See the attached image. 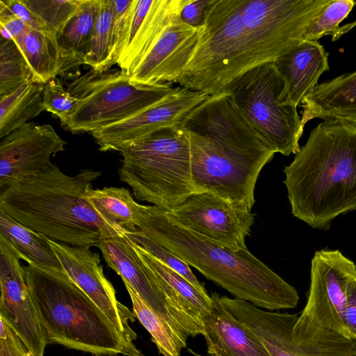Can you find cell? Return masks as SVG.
<instances>
[{
	"instance_id": "39",
	"label": "cell",
	"mask_w": 356,
	"mask_h": 356,
	"mask_svg": "<svg viewBox=\"0 0 356 356\" xmlns=\"http://www.w3.org/2000/svg\"><path fill=\"white\" fill-rule=\"evenodd\" d=\"M0 26H3L10 34L13 40L21 49L24 39L31 28L19 17L10 13L0 3Z\"/></svg>"
},
{
	"instance_id": "25",
	"label": "cell",
	"mask_w": 356,
	"mask_h": 356,
	"mask_svg": "<svg viewBox=\"0 0 356 356\" xmlns=\"http://www.w3.org/2000/svg\"><path fill=\"white\" fill-rule=\"evenodd\" d=\"M44 83L32 77L8 95L0 97V138L23 126L44 111Z\"/></svg>"
},
{
	"instance_id": "28",
	"label": "cell",
	"mask_w": 356,
	"mask_h": 356,
	"mask_svg": "<svg viewBox=\"0 0 356 356\" xmlns=\"http://www.w3.org/2000/svg\"><path fill=\"white\" fill-rule=\"evenodd\" d=\"M124 284L131 300L134 314L150 334L159 352L163 356H180L181 350L187 346L188 337L156 314L128 284Z\"/></svg>"
},
{
	"instance_id": "7",
	"label": "cell",
	"mask_w": 356,
	"mask_h": 356,
	"mask_svg": "<svg viewBox=\"0 0 356 356\" xmlns=\"http://www.w3.org/2000/svg\"><path fill=\"white\" fill-rule=\"evenodd\" d=\"M120 153L119 177L136 200L172 211L195 193L190 139L179 125L156 131Z\"/></svg>"
},
{
	"instance_id": "41",
	"label": "cell",
	"mask_w": 356,
	"mask_h": 356,
	"mask_svg": "<svg viewBox=\"0 0 356 356\" xmlns=\"http://www.w3.org/2000/svg\"><path fill=\"white\" fill-rule=\"evenodd\" d=\"M343 321L348 337L356 341V277L348 289Z\"/></svg>"
},
{
	"instance_id": "3",
	"label": "cell",
	"mask_w": 356,
	"mask_h": 356,
	"mask_svg": "<svg viewBox=\"0 0 356 356\" xmlns=\"http://www.w3.org/2000/svg\"><path fill=\"white\" fill-rule=\"evenodd\" d=\"M138 231L170 250L234 298L268 311L295 308L296 289L249 250L233 251L183 226L168 211L143 205Z\"/></svg>"
},
{
	"instance_id": "23",
	"label": "cell",
	"mask_w": 356,
	"mask_h": 356,
	"mask_svg": "<svg viewBox=\"0 0 356 356\" xmlns=\"http://www.w3.org/2000/svg\"><path fill=\"white\" fill-rule=\"evenodd\" d=\"M0 235L20 259L38 268L63 271L45 236L27 228L0 210Z\"/></svg>"
},
{
	"instance_id": "44",
	"label": "cell",
	"mask_w": 356,
	"mask_h": 356,
	"mask_svg": "<svg viewBox=\"0 0 356 356\" xmlns=\"http://www.w3.org/2000/svg\"><path fill=\"white\" fill-rule=\"evenodd\" d=\"M92 356H117V355H92Z\"/></svg>"
},
{
	"instance_id": "35",
	"label": "cell",
	"mask_w": 356,
	"mask_h": 356,
	"mask_svg": "<svg viewBox=\"0 0 356 356\" xmlns=\"http://www.w3.org/2000/svg\"><path fill=\"white\" fill-rule=\"evenodd\" d=\"M127 236L130 239L143 247L161 262L183 276L200 291L207 293L204 284L200 282L192 272L188 264L181 258L170 250L144 236L138 231V229L134 232L127 234Z\"/></svg>"
},
{
	"instance_id": "22",
	"label": "cell",
	"mask_w": 356,
	"mask_h": 356,
	"mask_svg": "<svg viewBox=\"0 0 356 356\" xmlns=\"http://www.w3.org/2000/svg\"><path fill=\"white\" fill-rule=\"evenodd\" d=\"M303 128L311 120L340 121L356 128V71L318 84L301 101Z\"/></svg>"
},
{
	"instance_id": "38",
	"label": "cell",
	"mask_w": 356,
	"mask_h": 356,
	"mask_svg": "<svg viewBox=\"0 0 356 356\" xmlns=\"http://www.w3.org/2000/svg\"><path fill=\"white\" fill-rule=\"evenodd\" d=\"M8 11L22 19L31 29L52 38L57 33L47 22L32 11L22 0H0Z\"/></svg>"
},
{
	"instance_id": "29",
	"label": "cell",
	"mask_w": 356,
	"mask_h": 356,
	"mask_svg": "<svg viewBox=\"0 0 356 356\" xmlns=\"http://www.w3.org/2000/svg\"><path fill=\"white\" fill-rule=\"evenodd\" d=\"M113 9L112 0H99L97 15L84 65L96 73H103L111 67L113 48Z\"/></svg>"
},
{
	"instance_id": "9",
	"label": "cell",
	"mask_w": 356,
	"mask_h": 356,
	"mask_svg": "<svg viewBox=\"0 0 356 356\" xmlns=\"http://www.w3.org/2000/svg\"><path fill=\"white\" fill-rule=\"evenodd\" d=\"M285 82L275 63L257 66L232 81L224 92L275 153L296 154L303 134L297 107L283 105Z\"/></svg>"
},
{
	"instance_id": "15",
	"label": "cell",
	"mask_w": 356,
	"mask_h": 356,
	"mask_svg": "<svg viewBox=\"0 0 356 356\" xmlns=\"http://www.w3.org/2000/svg\"><path fill=\"white\" fill-rule=\"evenodd\" d=\"M208 97L206 92L177 86L154 105L91 134L100 151L120 152L156 131L179 125L189 112Z\"/></svg>"
},
{
	"instance_id": "27",
	"label": "cell",
	"mask_w": 356,
	"mask_h": 356,
	"mask_svg": "<svg viewBox=\"0 0 356 356\" xmlns=\"http://www.w3.org/2000/svg\"><path fill=\"white\" fill-rule=\"evenodd\" d=\"M86 199L99 216L114 226L130 233L137 230V221L143 204L135 201L123 187H104L89 190Z\"/></svg>"
},
{
	"instance_id": "34",
	"label": "cell",
	"mask_w": 356,
	"mask_h": 356,
	"mask_svg": "<svg viewBox=\"0 0 356 356\" xmlns=\"http://www.w3.org/2000/svg\"><path fill=\"white\" fill-rule=\"evenodd\" d=\"M77 99L63 86L58 77L44 83L42 90L44 111L58 118L63 126L74 111Z\"/></svg>"
},
{
	"instance_id": "18",
	"label": "cell",
	"mask_w": 356,
	"mask_h": 356,
	"mask_svg": "<svg viewBox=\"0 0 356 356\" xmlns=\"http://www.w3.org/2000/svg\"><path fill=\"white\" fill-rule=\"evenodd\" d=\"M200 29L177 18L129 75L137 83H177L195 48Z\"/></svg>"
},
{
	"instance_id": "1",
	"label": "cell",
	"mask_w": 356,
	"mask_h": 356,
	"mask_svg": "<svg viewBox=\"0 0 356 356\" xmlns=\"http://www.w3.org/2000/svg\"><path fill=\"white\" fill-rule=\"evenodd\" d=\"M331 0H211L195 48L177 83L213 95L304 40Z\"/></svg>"
},
{
	"instance_id": "30",
	"label": "cell",
	"mask_w": 356,
	"mask_h": 356,
	"mask_svg": "<svg viewBox=\"0 0 356 356\" xmlns=\"http://www.w3.org/2000/svg\"><path fill=\"white\" fill-rule=\"evenodd\" d=\"M134 245L143 261L192 305L202 318L210 313L213 304L208 293L200 291L183 276L161 262L139 244L134 241Z\"/></svg>"
},
{
	"instance_id": "14",
	"label": "cell",
	"mask_w": 356,
	"mask_h": 356,
	"mask_svg": "<svg viewBox=\"0 0 356 356\" xmlns=\"http://www.w3.org/2000/svg\"><path fill=\"white\" fill-rule=\"evenodd\" d=\"M46 240L62 266L64 273L107 316L127 343L137 337L129 323L136 316L116 298L112 284L104 274L99 254L90 248L72 246Z\"/></svg>"
},
{
	"instance_id": "16",
	"label": "cell",
	"mask_w": 356,
	"mask_h": 356,
	"mask_svg": "<svg viewBox=\"0 0 356 356\" xmlns=\"http://www.w3.org/2000/svg\"><path fill=\"white\" fill-rule=\"evenodd\" d=\"M67 142L49 124L27 122L0 141V191L37 175Z\"/></svg>"
},
{
	"instance_id": "12",
	"label": "cell",
	"mask_w": 356,
	"mask_h": 356,
	"mask_svg": "<svg viewBox=\"0 0 356 356\" xmlns=\"http://www.w3.org/2000/svg\"><path fill=\"white\" fill-rule=\"evenodd\" d=\"M232 314L258 338L270 356H356V341L337 333L294 341L292 331L299 314L266 311L241 300Z\"/></svg>"
},
{
	"instance_id": "17",
	"label": "cell",
	"mask_w": 356,
	"mask_h": 356,
	"mask_svg": "<svg viewBox=\"0 0 356 356\" xmlns=\"http://www.w3.org/2000/svg\"><path fill=\"white\" fill-rule=\"evenodd\" d=\"M19 260L0 235V315L12 325L35 356H44L47 344Z\"/></svg>"
},
{
	"instance_id": "11",
	"label": "cell",
	"mask_w": 356,
	"mask_h": 356,
	"mask_svg": "<svg viewBox=\"0 0 356 356\" xmlns=\"http://www.w3.org/2000/svg\"><path fill=\"white\" fill-rule=\"evenodd\" d=\"M356 277V264L339 250L315 252L311 262L307 301L299 314L292 336L298 342L325 333L350 339L343 314L348 286Z\"/></svg>"
},
{
	"instance_id": "43",
	"label": "cell",
	"mask_w": 356,
	"mask_h": 356,
	"mask_svg": "<svg viewBox=\"0 0 356 356\" xmlns=\"http://www.w3.org/2000/svg\"><path fill=\"white\" fill-rule=\"evenodd\" d=\"M355 26H356V20L351 23L339 26V28L337 30H336L331 34L332 41L334 42L338 40L339 39L341 38L342 35L349 32Z\"/></svg>"
},
{
	"instance_id": "42",
	"label": "cell",
	"mask_w": 356,
	"mask_h": 356,
	"mask_svg": "<svg viewBox=\"0 0 356 356\" xmlns=\"http://www.w3.org/2000/svg\"><path fill=\"white\" fill-rule=\"evenodd\" d=\"M188 352L191 354H193L194 356H204L201 354L194 352L191 348H188ZM123 355L127 356H146L140 350L137 349L133 342H129L125 344Z\"/></svg>"
},
{
	"instance_id": "37",
	"label": "cell",
	"mask_w": 356,
	"mask_h": 356,
	"mask_svg": "<svg viewBox=\"0 0 356 356\" xmlns=\"http://www.w3.org/2000/svg\"><path fill=\"white\" fill-rule=\"evenodd\" d=\"M0 356H35L12 325L0 315Z\"/></svg>"
},
{
	"instance_id": "24",
	"label": "cell",
	"mask_w": 356,
	"mask_h": 356,
	"mask_svg": "<svg viewBox=\"0 0 356 356\" xmlns=\"http://www.w3.org/2000/svg\"><path fill=\"white\" fill-rule=\"evenodd\" d=\"M99 3V0H82L78 11L56 38L62 56L72 76L81 65H84Z\"/></svg>"
},
{
	"instance_id": "36",
	"label": "cell",
	"mask_w": 356,
	"mask_h": 356,
	"mask_svg": "<svg viewBox=\"0 0 356 356\" xmlns=\"http://www.w3.org/2000/svg\"><path fill=\"white\" fill-rule=\"evenodd\" d=\"M133 3L134 0H112L113 48L111 61V67L116 65L120 48L127 30Z\"/></svg>"
},
{
	"instance_id": "10",
	"label": "cell",
	"mask_w": 356,
	"mask_h": 356,
	"mask_svg": "<svg viewBox=\"0 0 356 356\" xmlns=\"http://www.w3.org/2000/svg\"><path fill=\"white\" fill-rule=\"evenodd\" d=\"M98 248L108 266L156 314L188 337L203 334L198 312L143 261L127 234L102 238Z\"/></svg>"
},
{
	"instance_id": "5",
	"label": "cell",
	"mask_w": 356,
	"mask_h": 356,
	"mask_svg": "<svg viewBox=\"0 0 356 356\" xmlns=\"http://www.w3.org/2000/svg\"><path fill=\"white\" fill-rule=\"evenodd\" d=\"M283 172L292 214L329 229L338 216L356 209V128L321 122Z\"/></svg>"
},
{
	"instance_id": "4",
	"label": "cell",
	"mask_w": 356,
	"mask_h": 356,
	"mask_svg": "<svg viewBox=\"0 0 356 356\" xmlns=\"http://www.w3.org/2000/svg\"><path fill=\"white\" fill-rule=\"evenodd\" d=\"M101 175L84 168L70 176L51 163L37 175L0 191V210L53 241L98 247L102 238L130 233L107 222L86 200Z\"/></svg>"
},
{
	"instance_id": "6",
	"label": "cell",
	"mask_w": 356,
	"mask_h": 356,
	"mask_svg": "<svg viewBox=\"0 0 356 356\" xmlns=\"http://www.w3.org/2000/svg\"><path fill=\"white\" fill-rule=\"evenodd\" d=\"M24 269L47 344L92 355L124 353L123 336L64 272L30 265Z\"/></svg>"
},
{
	"instance_id": "31",
	"label": "cell",
	"mask_w": 356,
	"mask_h": 356,
	"mask_svg": "<svg viewBox=\"0 0 356 356\" xmlns=\"http://www.w3.org/2000/svg\"><path fill=\"white\" fill-rule=\"evenodd\" d=\"M33 77L22 51L13 40H0V97L13 92Z\"/></svg>"
},
{
	"instance_id": "20",
	"label": "cell",
	"mask_w": 356,
	"mask_h": 356,
	"mask_svg": "<svg viewBox=\"0 0 356 356\" xmlns=\"http://www.w3.org/2000/svg\"><path fill=\"white\" fill-rule=\"evenodd\" d=\"M274 63L285 82L281 103L295 107L318 85L321 75L330 70L328 53L317 40L302 41Z\"/></svg>"
},
{
	"instance_id": "13",
	"label": "cell",
	"mask_w": 356,
	"mask_h": 356,
	"mask_svg": "<svg viewBox=\"0 0 356 356\" xmlns=\"http://www.w3.org/2000/svg\"><path fill=\"white\" fill-rule=\"evenodd\" d=\"M189 230L233 251L246 250L254 214L211 193L191 195L170 211Z\"/></svg>"
},
{
	"instance_id": "19",
	"label": "cell",
	"mask_w": 356,
	"mask_h": 356,
	"mask_svg": "<svg viewBox=\"0 0 356 356\" xmlns=\"http://www.w3.org/2000/svg\"><path fill=\"white\" fill-rule=\"evenodd\" d=\"M187 0H134L127 30L116 65L129 76L157 42L167 26L179 17Z\"/></svg>"
},
{
	"instance_id": "21",
	"label": "cell",
	"mask_w": 356,
	"mask_h": 356,
	"mask_svg": "<svg viewBox=\"0 0 356 356\" xmlns=\"http://www.w3.org/2000/svg\"><path fill=\"white\" fill-rule=\"evenodd\" d=\"M212 308L202 318L207 353L211 356H270L258 338L223 305L220 295L210 296Z\"/></svg>"
},
{
	"instance_id": "32",
	"label": "cell",
	"mask_w": 356,
	"mask_h": 356,
	"mask_svg": "<svg viewBox=\"0 0 356 356\" xmlns=\"http://www.w3.org/2000/svg\"><path fill=\"white\" fill-rule=\"evenodd\" d=\"M22 1L29 8L56 31L57 36L63 32L82 2V0Z\"/></svg>"
},
{
	"instance_id": "8",
	"label": "cell",
	"mask_w": 356,
	"mask_h": 356,
	"mask_svg": "<svg viewBox=\"0 0 356 356\" xmlns=\"http://www.w3.org/2000/svg\"><path fill=\"white\" fill-rule=\"evenodd\" d=\"M176 87L172 83H134L120 69L103 73L91 70L68 86L77 103L63 127L72 133H92L147 109Z\"/></svg>"
},
{
	"instance_id": "40",
	"label": "cell",
	"mask_w": 356,
	"mask_h": 356,
	"mask_svg": "<svg viewBox=\"0 0 356 356\" xmlns=\"http://www.w3.org/2000/svg\"><path fill=\"white\" fill-rule=\"evenodd\" d=\"M211 2V0H187L180 12L181 21L201 29L204 24L207 8Z\"/></svg>"
},
{
	"instance_id": "2",
	"label": "cell",
	"mask_w": 356,
	"mask_h": 356,
	"mask_svg": "<svg viewBox=\"0 0 356 356\" xmlns=\"http://www.w3.org/2000/svg\"><path fill=\"white\" fill-rule=\"evenodd\" d=\"M179 126L190 139L195 193H211L251 211L259 175L275 152L231 94L209 95Z\"/></svg>"
},
{
	"instance_id": "33",
	"label": "cell",
	"mask_w": 356,
	"mask_h": 356,
	"mask_svg": "<svg viewBox=\"0 0 356 356\" xmlns=\"http://www.w3.org/2000/svg\"><path fill=\"white\" fill-rule=\"evenodd\" d=\"M355 5L356 1L353 0H331L309 24L304 40L318 41L323 36L331 35Z\"/></svg>"
},
{
	"instance_id": "26",
	"label": "cell",
	"mask_w": 356,
	"mask_h": 356,
	"mask_svg": "<svg viewBox=\"0 0 356 356\" xmlns=\"http://www.w3.org/2000/svg\"><path fill=\"white\" fill-rule=\"evenodd\" d=\"M20 50L36 81L46 83L58 76L71 75L55 38L31 29Z\"/></svg>"
}]
</instances>
